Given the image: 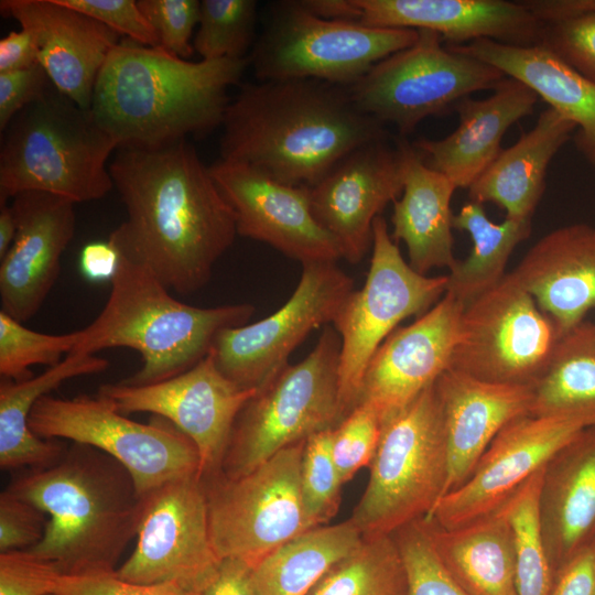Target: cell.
<instances>
[{
  "instance_id": "obj_1",
  "label": "cell",
  "mask_w": 595,
  "mask_h": 595,
  "mask_svg": "<svg viewBox=\"0 0 595 595\" xmlns=\"http://www.w3.org/2000/svg\"><path fill=\"white\" fill-rule=\"evenodd\" d=\"M109 172L127 212L113 232L180 294L201 290L232 245L236 215L185 140L121 147Z\"/></svg>"
},
{
  "instance_id": "obj_2",
  "label": "cell",
  "mask_w": 595,
  "mask_h": 595,
  "mask_svg": "<svg viewBox=\"0 0 595 595\" xmlns=\"http://www.w3.org/2000/svg\"><path fill=\"white\" fill-rule=\"evenodd\" d=\"M221 125L220 159L307 187L355 149L390 136L348 86L314 78L245 84Z\"/></svg>"
},
{
  "instance_id": "obj_3",
  "label": "cell",
  "mask_w": 595,
  "mask_h": 595,
  "mask_svg": "<svg viewBox=\"0 0 595 595\" xmlns=\"http://www.w3.org/2000/svg\"><path fill=\"white\" fill-rule=\"evenodd\" d=\"M245 58H180L128 39L112 48L94 88L90 110L121 147L159 148L223 123L227 91Z\"/></svg>"
},
{
  "instance_id": "obj_4",
  "label": "cell",
  "mask_w": 595,
  "mask_h": 595,
  "mask_svg": "<svg viewBox=\"0 0 595 595\" xmlns=\"http://www.w3.org/2000/svg\"><path fill=\"white\" fill-rule=\"evenodd\" d=\"M6 490L47 515L44 537L29 550L64 576L115 573L137 537L142 497L134 480L93 446L73 443L55 463L24 470Z\"/></svg>"
},
{
  "instance_id": "obj_5",
  "label": "cell",
  "mask_w": 595,
  "mask_h": 595,
  "mask_svg": "<svg viewBox=\"0 0 595 595\" xmlns=\"http://www.w3.org/2000/svg\"><path fill=\"white\" fill-rule=\"evenodd\" d=\"M108 241L117 253L109 296L99 315L78 331L72 353L139 351L142 367L121 382L147 386L175 377L208 355L219 332L252 317L250 303L198 307L176 300L127 241L113 231Z\"/></svg>"
},
{
  "instance_id": "obj_6",
  "label": "cell",
  "mask_w": 595,
  "mask_h": 595,
  "mask_svg": "<svg viewBox=\"0 0 595 595\" xmlns=\"http://www.w3.org/2000/svg\"><path fill=\"white\" fill-rule=\"evenodd\" d=\"M117 140L52 86L4 130L0 150V203L29 191L76 203L100 199L113 182L107 162Z\"/></svg>"
},
{
  "instance_id": "obj_7",
  "label": "cell",
  "mask_w": 595,
  "mask_h": 595,
  "mask_svg": "<svg viewBox=\"0 0 595 595\" xmlns=\"http://www.w3.org/2000/svg\"><path fill=\"white\" fill-rule=\"evenodd\" d=\"M369 467L367 487L349 518L364 538L392 536L432 513L448 478L435 383L383 422Z\"/></svg>"
},
{
  "instance_id": "obj_8",
  "label": "cell",
  "mask_w": 595,
  "mask_h": 595,
  "mask_svg": "<svg viewBox=\"0 0 595 595\" xmlns=\"http://www.w3.org/2000/svg\"><path fill=\"white\" fill-rule=\"evenodd\" d=\"M339 354V335L326 325L303 360L288 364L257 390L235 421L224 475H244L281 450L340 423Z\"/></svg>"
},
{
  "instance_id": "obj_9",
  "label": "cell",
  "mask_w": 595,
  "mask_h": 595,
  "mask_svg": "<svg viewBox=\"0 0 595 595\" xmlns=\"http://www.w3.org/2000/svg\"><path fill=\"white\" fill-rule=\"evenodd\" d=\"M418 37V30L325 19L301 1H283L273 7L248 60L259 80L314 78L350 86Z\"/></svg>"
},
{
  "instance_id": "obj_10",
  "label": "cell",
  "mask_w": 595,
  "mask_h": 595,
  "mask_svg": "<svg viewBox=\"0 0 595 595\" xmlns=\"http://www.w3.org/2000/svg\"><path fill=\"white\" fill-rule=\"evenodd\" d=\"M305 441L281 450L244 475L228 477L218 472L202 478L210 539L220 559L234 558L255 566L313 528L301 489Z\"/></svg>"
},
{
  "instance_id": "obj_11",
  "label": "cell",
  "mask_w": 595,
  "mask_h": 595,
  "mask_svg": "<svg viewBox=\"0 0 595 595\" xmlns=\"http://www.w3.org/2000/svg\"><path fill=\"white\" fill-rule=\"evenodd\" d=\"M447 274L428 277L407 262L383 217L372 226V255L366 281L353 290L333 325L340 338L338 367L343 419L358 404L366 368L403 320L421 316L445 294Z\"/></svg>"
},
{
  "instance_id": "obj_12",
  "label": "cell",
  "mask_w": 595,
  "mask_h": 595,
  "mask_svg": "<svg viewBox=\"0 0 595 595\" xmlns=\"http://www.w3.org/2000/svg\"><path fill=\"white\" fill-rule=\"evenodd\" d=\"M416 42L377 63L348 86L359 108L400 137L431 116H443L473 93L495 89L507 76L475 57L442 46L440 34L418 30Z\"/></svg>"
},
{
  "instance_id": "obj_13",
  "label": "cell",
  "mask_w": 595,
  "mask_h": 595,
  "mask_svg": "<svg viewBox=\"0 0 595 595\" xmlns=\"http://www.w3.org/2000/svg\"><path fill=\"white\" fill-rule=\"evenodd\" d=\"M28 423L41 439L69 440L110 455L131 474L141 497L177 477L199 474L196 446L171 422L160 416L150 423L130 420L99 394H45Z\"/></svg>"
},
{
  "instance_id": "obj_14",
  "label": "cell",
  "mask_w": 595,
  "mask_h": 595,
  "mask_svg": "<svg viewBox=\"0 0 595 595\" xmlns=\"http://www.w3.org/2000/svg\"><path fill=\"white\" fill-rule=\"evenodd\" d=\"M561 334L509 272L464 305L448 369L479 380L533 387Z\"/></svg>"
},
{
  "instance_id": "obj_15",
  "label": "cell",
  "mask_w": 595,
  "mask_h": 595,
  "mask_svg": "<svg viewBox=\"0 0 595 595\" xmlns=\"http://www.w3.org/2000/svg\"><path fill=\"white\" fill-rule=\"evenodd\" d=\"M354 290L353 279L336 262L302 264L290 299L271 315L223 329L209 353L218 369L242 389H260L288 365L307 335L334 322Z\"/></svg>"
},
{
  "instance_id": "obj_16",
  "label": "cell",
  "mask_w": 595,
  "mask_h": 595,
  "mask_svg": "<svg viewBox=\"0 0 595 595\" xmlns=\"http://www.w3.org/2000/svg\"><path fill=\"white\" fill-rule=\"evenodd\" d=\"M137 544L117 569L122 580L174 583L199 594L221 559L209 533L206 494L198 473L177 477L142 496Z\"/></svg>"
},
{
  "instance_id": "obj_17",
  "label": "cell",
  "mask_w": 595,
  "mask_h": 595,
  "mask_svg": "<svg viewBox=\"0 0 595 595\" xmlns=\"http://www.w3.org/2000/svg\"><path fill=\"white\" fill-rule=\"evenodd\" d=\"M257 389H242L218 369L210 353L170 379L130 386L104 383L97 394L127 415L148 412L171 422L196 446L202 478L220 472L235 421Z\"/></svg>"
},
{
  "instance_id": "obj_18",
  "label": "cell",
  "mask_w": 595,
  "mask_h": 595,
  "mask_svg": "<svg viewBox=\"0 0 595 595\" xmlns=\"http://www.w3.org/2000/svg\"><path fill=\"white\" fill-rule=\"evenodd\" d=\"M408 143L388 136L360 145L309 187L314 218L350 263L372 247L375 219L402 194Z\"/></svg>"
},
{
  "instance_id": "obj_19",
  "label": "cell",
  "mask_w": 595,
  "mask_h": 595,
  "mask_svg": "<svg viewBox=\"0 0 595 595\" xmlns=\"http://www.w3.org/2000/svg\"><path fill=\"white\" fill-rule=\"evenodd\" d=\"M585 419L523 415L494 439L469 478L446 494L426 518L443 528L473 521L505 504L580 431Z\"/></svg>"
},
{
  "instance_id": "obj_20",
  "label": "cell",
  "mask_w": 595,
  "mask_h": 595,
  "mask_svg": "<svg viewBox=\"0 0 595 595\" xmlns=\"http://www.w3.org/2000/svg\"><path fill=\"white\" fill-rule=\"evenodd\" d=\"M208 169L236 215L238 235L266 242L302 264L342 258L336 240L312 214L307 186L284 184L223 159Z\"/></svg>"
},
{
  "instance_id": "obj_21",
  "label": "cell",
  "mask_w": 595,
  "mask_h": 595,
  "mask_svg": "<svg viewBox=\"0 0 595 595\" xmlns=\"http://www.w3.org/2000/svg\"><path fill=\"white\" fill-rule=\"evenodd\" d=\"M464 304L451 294L412 324L394 329L371 357L358 403L383 422L411 403L448 369Z\"/></svg>"
},
{
  "instance_id": "obj_22",
  "label": "cell",
  "mask_w": 595,
  "mask_h": 595,
  "mask_svg": "<svg viewBox=\"0 0 595 595\" xmlns=\"http://www.w3.org/2000/svg\"><path fill=\"white\" fill-rule=\"evenodd\" d=\"M75 204L60 196L29 191L13 197L15 239L0 259L1 311L24 323L41 309L74 237Z\"/></svg>"
},
{
  "instance_id": "obj_23",
  "label": "cell",
  "mask_w": 595,
  "mask_h": 595,
  "mask_svg": "<svg viewBox=\"0 0 595 595\" xmlns=\"http://www.w3.org/2000/svg\"><path fill=\"white\" fill-rule=\"evenodd\" d=\"M0 11L33 35L53 86L90 109L98 74L120 35L61 0H1Z\"/></svg>"
},
{
  "instance_id": "obj_24",
  "label": "cell",
  "mask_w": 595,
  "mask_h": 595,
  "mask_svg": "<svg viewBox=\"0 0 595 595\" xmlns=\"http://www.w3.org/2000/svg\"><path fill=\"white\" fill-rule=\"evenodd\" d=\"M353 21L374 28L429 30L452 45L489 39L539 45L543 23L523 1L349 0Z\"/></svg>"
},
{
  "instance_id": "obj_25",
  "label": "cell",
  "mask_w": 595,
  "mask_h": 595,
  "mask_svg": "<svg viewBox=\"0 0 595 595\" xmlns=\"http://www.w3.org/2000/svg\"><path fill=\"white\" fill-rule=\"evenodd\" d=\"M435 389L447 446L448 494L469 478L509 422L531 413L533 387L488 382L447 369Z\"/></svg>"
},
{
  "instance_id": "obj_26",
  "label": "cell",
  "mask_w": 595,
  "mask_h": 595,
  "mask_svg": "<svg viewBox=\"0 0 595 595\" xmlns=\"http://www.w3.org/2000/svg\"><path fill=\"white\" fill-rule=\"evenodd\" d=\"M539 96L523 83L506 77L484 99L461 100L456 129L440 140L419 139L413 144L424 163L467 188L498 156L506 131L532 115Z\"/></svg>"
},
{
  "instance_id": "obj_27",
  "label": "cell",
  "mask_w": 595,
  "mask_h": 595,
  "mask_svg": "<svg viewBox=\"0 0 595 595\" xmlns=\"http://www.w3.org/2000/svg\"><path fill=\"white\" fill-rule=\"evenodd\" d=\"M510 273L562 336L595 309V227L571 224L548 232Z\"/></svg>"
},
{
  "instance_id": "obj_28",
  "label": "cell",
  "mask_w": 595,
  "mask_h": 595,
  "mask_svg": "<svg viewBox=\"0 0 595 595\" xmlns=\"http://www.w3.org/2000/svg\"><path fill=\"white\" fill-rule=\"evenodd\" d=\"M539 515L555 573L595 543V425L580 431L544 466Z\"/></svg>"
},
{
  "instance_id": "obj_29",
  "label": "cell",
  "mask_w": 595,
  "mask_h": 595,
  "mask_svg": "<svg viewBox=\"0 0 595 595\" xmlns=\"http://www.w3.org/2000/svg\"><path fill=\"white\" fill-rule=\"evenodd\" d=\"M447 47L485 62L531 88L576 126V148L595 166V83L541 45L515 46L480 39Z\"/></svg>"
},
{
  "instance_id": "obj_30",
  "label": "cell",
  "mask_w": 595,
  "mask_h": 595,
  "mask_svg": "<svg viewBox=\"0 0 595 595\" xmlns=\"http://www.w3.org/2000/svg\"><path fill=\"white\" fill-rule=\"evenodd\" d=\"M576 126L549 107L528 132L502 149L468 187L469 201L494 203L506 217L531 219L544 193L548 166Z\"/></svg>"
},
{
  "instance_id": "obj_31",
  "label": "cell",
  "mask_w": 595,
  "mask_h": 595,
  "mask_svg": "<svg viewBox=\"0 0 595 595\" xmlns=\"http://www.w3.org/2000/svg\"><path fill=\"white\" fill-rule=\"evenodd\" d=\"M456 185L444 174L429 167L408 143L402 194L393 204L392 239L402 240L409 264L426 274L434 268L455 266L451 201Z\"/></svg>"
},
{
  "instance_id": "obj_32",
  "label": "cell",
  "mask_w": 595,
  "mask_h": 595,
  "mask_svg": "<svg viewBox=\"0 0 595 595\" xmlns=\"http://www.w3.org/2000/svg\"><path fill=\"white\" fill-rule=\"evenodd\" d=\"M443 565L470 595H516L513 530L508 502L455 528L423 518Z\"/></svg>"
},
{
  "instance_id": "obj_33",
  "label": "cell",
  "mask_w": 595,
  "mask_h": 595,
  "mask_svg": "<svg viewBox=\"0 0 595 595\" xmlns=\"http://www.w3.org/2000/svg\"><path fill=\"white\" fill-rule=\"evenodd\" d=\"M108 360L72 353L39 376L0 382V467L6 470L42 468L55 463L67 446L61 440L36 436L29 426L35 402L64 381L106 370Z\"/></svg>"
},
{
  "instance_id": "obj_34",
  "label": "cell",
  "mask_w": 595,
  "mask_h": 595,
  "mask_svg": "<svg viewBox=\"0 0 595 595\" xmlns=\"http://www.w3.org/2000/svg\"><path fill=\"white\" fill-rule=\"evenodd\" d=\"M364 537L348 519L311 528L253 566L257 595H306L339 560L360 545Z\"/></svg>"
},
{
  "instance_id": "obj_35",
  "label": "cell",
  "mask_w": 595,
  "mask_h": 595,
  "mask_svg": "<svg viewBox=\"0 0 595 595\" xmlns=\"http://www.w3.org/2000/svg\"><path fill=\"white\" fill-rule=\"evenodd\" d=\"M453 228L466 231L473 242L467 257L457 260L447 274V294L464 305L497 285L515 248L531 232V219L506 217L491 221L483 204L465 203L453 217Z\"/></svg>"
},
{
  "instance_id": "obj_36",
  "label": "cell",
  "mask_w": 595,
  "mask_h": 595,
  "mask_svg": "<svg viewBox=\"0 0 595 595\" xmlns=\"http://www.w3.org/2000/svg\"><path fill=\"white\" fill-rule=\"evenodd\" d=\"M530 414L580 418L595 425V321L584 320L560 337L533 386Z\"/></svg>"
},
{
  "instance_id": "obj_37",
  "label": "cell",
  "mask_w": 595,
  "mask_h": 595,
  "mask_svg": "<svg viewBox=\"0 0 595 595\" xmlns=\"http://www.w3.org/2000/svg\"><path fill=\"white\" fill-rule=\"evenodd\" d=\"M306 595H408L405 569L393 537L364 538Z\"/></svg>"
},
{
  "instance_id": "obj_38",
  "label": "cell",
  "mask_w": 595,
  "mask_h": 595,
  "mask_svg": "<svg viewBox=\"0 0 595 595\" xmlns=\"http://www.w3.org/2000/svg\"><path fill=\"white\" fill-rule=\"evenodd\" d=\"M543 469L531 476L507 500L515 540L516 595H551L556 576L539 515Z\"/></svg>"
},
{
  "instance_id": "obj_39",
  "label": "cell",
  "mask_w": 595,
  "mask_h": 595,
  "mask_svg": "<svg viewBox=\"0 0 595 595\" xmlns=\"http://www.w3.org/2000/svg\"><path fill=\"white\" fill-rule=\"evenodd\" d=\"M543 23L541 46L595 83V0H528Z\"/></svg>"
},
{
  "instance_id": "obj_40",
  "label": "cell",
  "mask_w": 595,
  "mask_h": 595,
  "mask_svg": "<svg viewBox=\"0 0 595 595\" xmlns=\"http://www.w3.org/2000/svg\"><path fill=\"white\" fill-rule=\"evenodd\" d=\"M255 0H203L193 46L201 60L245 58L253 41Z\"/></svg>"
},
{
  "instance_id": "obj_41",
  "label": "cell",
  "mask_w": 595,
  "mask_h": 595,
  "mask_svg": "<svg viewBox=\"0 0 595 595\" xmlns=\"http://www.w3.org/2000/svg\"><path fill=\"white\" fill-rule=\"evenodd\" d=\"M78 337V331L61 335L35 332L0 311L1 379L22 381L33 377L32 366L57 365L64 354L73 351Z\"/></svg>"
},
{
  "instance_id": "obj_42",
  "label": "cell",
  "mask_w": 595,
  "mask_h": 595,
  "mask_svg": "<svg viewBox=\"0 0 595 595\" xmlns=\"http://www.w3.org/2000/svg\"><path fill=\"white\" fill-rule=\"evenodd\" d=\"M333 429L311 435L304 444L301 489L310 524H325L337 511L344 485L332 455Z\"/></svg>"
},
{
  "instance_id": "obj_43",
  "label": "cell",
  "mask_w": 595,
  "mask_h": 595,
  "mask_svg": "<svg viewBox=\"0 0 595 595\" xmlns=\"http://www.w3.org/2000/svg\"><path fill=\"white\" fill-rule=\"evenodd\" d=\"M392 537L405 569L408 595H470L443 565L423 518L400 528Z\"/></svg>"
},
{
  "instance_id": "obj_44",
  "label": "cell",
  "mask_w": 595,
  "mask_h": 595,
  "mask_svg": "<svg viewBox=\"0 0 595 595\" xmlns=\"http://www.w3.org/2000/svg\"><path fill=\"white\" fill-rule=\"evenodd\" d=\"M382 430V420L368 403H358L333 429L332 455L345 484L363 467L370 466Z\"/></svg>"
},
{
  "instance_id": "obj_45",
  "label": "cell",
  "mask_w": 595,
  "mask_h": 595,
  "mask_svg": "<svg viewBox=\"0 0 595 595\" xmlns=\"http://www.w3.org/2000/svg\"><path fill=\"white\" fill-rule=\"evenodd\" d=\"M138 6L153 28L160 47L188 60L194 53L193 30L199 20L197 0H138Z\"/></svg>"
},
{
  "instance_id": "obj_46",
  "label": "cell",
  "mask_w": 595,
  "mask_h": 595,
  "mask_svg": "<svg viewBox=\"0 0 595 595\" xmlns=\"http://www.w3.org/2000/svg\"><path fill=\"white\" fill-rule=\"evenodd\" d=\"M63 575L30 550L0 552V595H48Z\"/></svg>"
},
{
  "instance_id": "obj_47",
  "label": "cell",
  "mask_w": 595,
  "mask_h": 595,
  "mask_svg": "<svg viewBox=\"0 0 595 595\" xmlns=\"http://www.w3.org/2000/svg\"><path fill=\"white\" fill-rule=\"evenodd\" d=\"M47 515L8 490L0 494V552L29 550L44 537Z\"/></svg>"
},
{
  "instance_id": "obj_48",
  "label": "cell",
  "mask_w": 595,
  "mask_h": 595,
  "mask_svg": "<svg viewBox=\"0 0 595 595\" xmlns=\"http://www.w3.org/2000/svg\"><path fill=\"white\" fill-rule=\"evenodd\" d=\"M104 23L125 39L139 44L160 47L159 39L134 0H61Z\"/></svg>"
},
{
  "instance_id": "obj_49",
  "label": "cell",
  "mask_w": 595,
  "mask_h": 595,
  "mask_svg": "<svg viewBox=\"0 0 595 595\" xmlns=\"http://www.w3.org/2000/svg\"><path fill=\"white\" fill-rule=\"evenodd\" d=\"M53 86L40 63L0 73V131L26 106L41 98Z\"/></svg>"
},
{
  "instance_id": "obj_50",
  "label": "cell",
  "mask_w": 595,
  "mask_h": 595,
  "mask_svg": "<svg viewBox=\"0 0 595 595\" xmlns=\"http://www.w3.org/2000/svg\"><path fill=\"white\" fill-rule=\"evenodd\" d=\"M58 595H198L174 583L142 584L122 580L115 573L62 576Z\"/></svg>"
},
{
  "instance_id": "obj_51",
  "label": "cell",
  "mask_w": 595,
  "mask_h": 595,
  "mask_svg": "<svg viewBox=\"0 0 595 595\" xmlns=\"http://www.w3.org/2000/svg\"><path fill=\"white\" fill-rule=\"evenodd\" d=\"M551 595H595V543L558 571Z\"/></svg>"
},
{
  "instance_id": "obj_52",
  "label": "cell",
  "mask_w": 595,
  "mask_h": 595,
  "mask_svg": "<svg viewBox=\"0 0 595 595\" xmlns=\"http://www.w3.org/2000/svg\"><path fill=\"white\" fill-rule=\"evenodd\" d=\"M198 595H257L253 566L234 558L221 559L215 576Z\"/></svg>"
},
{
  "instance_id": "obj_53",
  "label": "cell",
  "mask_w": 595,
  "mask_h": 595,
  "mask_svg": "<svg viewBox=\"0 0 595 595\" xmlns=\"http://www.w3.org/2000/svg\"><path fill=\"white\" fill-rule=\"evenodd\" d=\"M39 63L33 35L25 29L11 31L0 40V73L30 67Z\"/></svg>"
},
{
  "instance_id": "obj_54",
  "label": "cell",
  "mask_w": 595,
  "mask_h": 595,
  "mask_svg": "<svg viewBox=\"0 0 595 595\" xmlns=\"http://www.w3.org/2000/svg\"><path fill=\"white\" fill-rule=\"evenodd\" d=\"M116 261V250L108 240L88 244L82 251V270L91 280L110 279Z\"/></svg>"
},
{
  "instance_id": "obj_55",
  "label": "cell",
  "mask_w": 595,
  "mask_h": 595,
  "mask_svg": "<svg viewBox=\"0 0 595 595\" xmlns=\"http://www.w3.org/2000/svg\"><path fill=\"white\" fill-rule=\"evenodd\" d=\"M18 231V221L12 205L0 203V259L11 248Z\"/></svg>"
},
{
  "instance_id": "obj_56",
  "label": "cell",
  "mask_w": 595,
  "mask_h": 595,
  "mask_svg": "<svg viewBox=\"0 0 595 595\" xmlns=\"http://www.w3.org/2000/svg\"><path fill=\"white\" fill-rule=\"evenodd\" d=\"M48 595H58V594H56V593H53V594H48Z\"/></svg>"
}]
</instances>
